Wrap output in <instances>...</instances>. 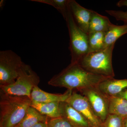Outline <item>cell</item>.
Masks as SVG:
<instances>
[{
  "label": "cell",
  "instance_id": "11",
  "mask_svg": "<svg viewBox=\"0 0 127 127\" xmlns=\"http://www.w3.org/2000/svg\"><path fill=\"white\" fill-rule=\"evenodd\" d=\"M72 90L67 89L63 94H55L48 93L39 88L35 87L32 89L31 94L32 101L41 103L62 102L66 101L72 93Z\"/></svg>",
  "mask_w": 127,
  "mask_h": 127
},
{
  "label": "cell",
  "instance_id": "6",
  "mask_svg": "<svg viewBox=\"0 0 127 127\" xmlns=\"http://www.w3.org/2000/svg\"><path fill=\"white\" fill-rule=\"evenodd\" d=\"M24 63L21 57L11 50L0 52V86L14 83Z\"/></svg>",
  "mask_w": 127,
  "mask_h": 127
},
{
  "label": "cell",
  "instance_id": "21",
  "mask_svg": "<svg viewBox=\"0 0 127 127\" xmlns=\"http://www.w3.org/2000/svg\"><path fill=\"white\" fill-rule=\"evenodd\" d=\"M47 124L48 127H74L68 120L62 117L49 118Z\"/></svg>",
  "mask_w": 127,
  "mask_h": 127
},
{
  "label": "cell",
  "instance_id": "25",
  "mask_svg": "<svg viewBox=\"0 0 127 127\" xmlns=\"http://www.w3.org/2000/svg\"><path fill=\"white\" fill-rule=\"evenodd\" d=\"M32 127H48L47 122L38 123Z\"/></svg>",
  "mask_w": 127,
  "mask_h": 127
},
{
  "label": "cell",
  "instance_id": "7",
  "mask_svg": "<svg viewBox=\"0 0 127 127\" xmlns=\"http://www.w3.org/2000/svg\"><path fill=\"white\" fill-rule=\"evenodd\" d=\"M85 96L98 118L104 122L109 114L108 97L103 94L97 86L84 89L79 91Z\"/></svg>",
  "mask_w": 127,
  "mask_h": 127
},
{
  "label": "cell",
  "instance_id": "10",
  "mask_svg": "<svg viewBox=\"0 0 127 127\" xmlns=\"http://www.w3.org/2000/svg\"><path fill=\"white\" fill-rule=\"evenodd\" d=\"M61 117L66 119L74 127H92L83 116L66 101L59 104Z\"/></svg>",
  "mask_w": 127,
  "mask_h": 127
},
{
  "label": "cell",
  "instance_id": "8",
  "mask_svg": "<svg viewBox=\"0 0 127 127\" xmlns=\"http://www.w3.org/2000/svg\"><path fill=\"white\" fill-rule=\"evenodd\" d=\"M86 119L92 127H101V121L95 114L86 97L73 91L66 101Z\"/></svg>",
  "mask_w": 127,
  "mask_h": 127
},
{
  "label": "cell",
  "instance_id": "5",
  "mask_svg": "<svg viewBox=\"0 0 127 127\" xmlns=\"http://www.w3.org/2000/svg\"><path fill=\"white\" fill-rule=\"evenodd\" d=\"M65 20L70 37L71 63H76L83 57L89 52L88 35L81 30L76 24L68 5Z\"/></svg>",
  "mask_w": 127,
  "mask_h": 127
},
{
  "label": "cell",
  "instance_id": "17",
  "mask_svg": "<svg viewBox=\"0 0 127 127\" xmlns=\"http://www.w3.org/2000/svg\"><path fill=\"white\" fill-rule=\"evenodd\" d=\"M108 97L109 114H116L123 118L127 117V101L117 97Z\"/></svg>",
  "mask_w": 127,
  "mask_h": 127
},
{
  "label": "cell",
  "instance_id": "3",
  "mask_svg": "<svg viewBox=\"0 0 127 127\" xmlns=\"http://www.w3.org/2000/svg\"><path fill=\"white\" fill-rule=\"evenodd\" d=\"M115 44L102 50L89 52L82 57L77 64L85 70L96 75L105 77L115 76L112 58Z\"/></svg>",
  "mask_w": 127,
  "mask_h": 127
},
{
  "label": "cell",
  "instance_id": "20",
  "mask_svg": "<svg viewBox=\"0 0 127 127\" xmlns=\"http://www.w3.org/2000/svg\"><path fill=\"white\" fill-rule=\"evenodd\" d=\"M101 127H123V118L116 114H109L102 123Z\"/></svg>",
  "mask_w": 127,
  "mask_h": 127
},
{
  "label": "cell",
  "instance_id": "4",
  "mask_svg": "<svg viewBox=\"0 0 127 127\" xmlns=\"http://www.w3.org/2000/svg\"><path fill=\"white\" fill-rule=\"evenodd\" d=\"M39 82L38 75L29 65L24 63L15 82L8 86H0V91L7 95L28 97L31 98L32 89L38 86Z\"/></svg>",
  "mask_w": 127,
  "mask_h": 127
},
{
  "label": "cell",
  "instance_id": "27",
  "mask_svg": "<svg viewBox=\"0 0 127 127\" xmlns=\"http://www.w3.org/2000/svg\"><path fill=\"white\" fill-rule=\"evenodd\" d=\"M4 4V1L3 0H1L0 1V7H2Z\"/></svg>",
  "mask_w": 127,
  "mask_h": 127
},
{
  "label": "cell",
  "instance_id": "16",
  "mask_svg": "<svg viewBox=\"0 0 127 127\" xmlns=\"http://www.w3.org/2000/svg\"><path fill=\"white\" fill-rule=\"evenodd\" d=\"M127 34V22L122 26L112 24L109 30L106 32L104 38V48L115 44L120 37Z\"/></svg>",
  "mask_w": 127,
  "mask_h": 127
},
{
  "label": "cell",
  "instance_id": "9",
  "mask_svg": "<svg viewBox=\"0 0 127 127\" xmlns=\"http://www.w3.org/2000/svg\"><path fill=\"white\" fill-rule=\"evenodd\" d=\"M68 5L76 24L83 31L88 34L92 10L83 7L75 0H69Z\"/></svg>",
  "mask_w": 127,
  "mask_h": 127
},
{
  "label": "cell",
  "instance_id": "1",
  "mask_svg": "<svg viewBox=\"0 0 127 127\" xmlns=\"http://www.w3.org/2000/svg\"><path fill=\"white\" fill-rule=\"evenodd\" d=\"M110 78L93 74L77 63H71L48 81V84L55 87L79 92L84 89L97 86L101 82Z\"/></svg>",
  "mask_w": 127,
  "mask_h": 127
},
{
  "label": "cell",
  "instance_id": "14",
  "mask_svg": "<svg viewBox=\"0 0 127 127\" xmlns=\"http://www.w3.org/2000/svg\"><path fill=\"white\" fill-rule=\"evenodd\" d=\"M60 103L59 102L41 103L32 101L31 106L49 118H55L61 117L59 108Z\"/></svg>",
  "mask_w": 127,
  "mask_h": 127
},
{
  "label": "cell",
  "instance_id": "2",
  "mask_svg": "<svg viewBox=\"0 0 127 127\" xmlns=\"http://www.w3.org/2000/svg\"><path fill=\"white\" fill-rule=\"evenodd\" d=\"M32 100L0 92V127H15L24 118Z\"/></svg>",
  "mask_w": 127,
  "mask_h": 127
},
{
  "label": "cell",
  "instance_id": "15",
  "mask_svg": "<svg viewBox=\"0 0 127 127\" xmlns=\"http://www.w3.org/2000/svg\"><path fill=\"white\" fill-rule=\"evenodd\" d=\"M49 118L43 115L30 106L28 109L24 118L15 127H32L38 123L47 122Z\"/></svg>",
  "mask_w": 127,
  "mask_h": 127
},
{
  "label": "cell",
  "instance_id": "24",
  "mask_svg": "<svg viewBox=\"0 0 127 127\" xmlns=\"http://www.w3.org/2000/svg\"><path fill=\"white\" fill-rule=\"evenodd\" d=\"M119 7L126 6L127 7V0H121L119 1L116 4Z\"/></svg>",
  "mask_w": 127,
  "mask_h": 127
},
{
  "label": "cell",
  "instance_id": "19",
  "mask_svg": "<svg viewBox=\"0 0 127 127\" xmlns=\"http://www.w3.org/2000/svg\"><path fill=\"white\" fill-rule=\"evenodd\" d=\"M31 1L44 3L53 6L61 14L64 20H65L68 10L69 0H31Z\"/></svg>",
  "mask_w": 127,
  "mask_h": 127
},
{
  "label": "cell",
  "instance_id": "22",
  "mask_svg": "<svg viewBox=\"0 0 127 127\" xmlns=\"http://www.w3.org/2000/svg\"><path fill=\"white\" fill-rule=\"evenodd\" d=\"M105 11L107 14L116 18L117 20L127 22V11L113 10H106Z\"/></svg>",
  "mask_w": 127,
  "mask_h": 127
},
{
  "label": "cell",
  "instance_id": "18",
  "mask_svg": "<svg viewBox=\"0 0 127 127\" xmlns=\"http://www.w3.org/2000/svg\"><path fill=\"white\" fill-rule=\"evenodd\" d=\"M105 34L106 32H96L88 34L89 53L104 49Z\"/></svg>",
  "mask_w": 127,
  "mask_h": 127
},
{
  "label": "cell",
  "instance_id": "13",
  "mask_svg": "<svg viewBox=\"0 0 127 127\" xmlns=\"http://www.w3.org/2000/svg\"><path fill=\"white\" fill-rule=\"evenodd\" d=\"M112 24L108 17L92 10L88 34L96 32H106Z\"/></svg>",
  "mask_w": 127,
  "mask_h": 127
},
{
  "label": "cell",
  "instance_id": "23",
  "mask_svg": "<svg viewBox=\"0 0 127 127\" xmlns=\"http://www.w3.org/2000/svg\"><path fill=\"white\" fill-rule=\"evenodd\" d=\"M114 96L121 98L127 101V89L122 91L120 93Z\"/></svg>",
  "mask_w": 127,
  "mask_h": 127
},
{
  "label": "cell",
  "instance_id": "12",
  "mask_svg": "<svg viewBox=\"0 0 127 127\" xmlns=\"http://www.w3.org/2000/svg\"><path fill=\"white\" fill-rule=\"evenodd\" d=\"M97 87L107 96H114L127 89V79H117L110 78L101 82Z\"/></svg>",
  "mask_w": 127,
  "mask_h": 127
},
{
  "label": "cell",
  "instance_id": "26",
  "mask_svg": "<svg viewBox=\"0 0 127 127\" xmlns=\"http://www.w3.org/2000/svg\"><path fill=\"white\" fill-rule=\"evenodd\" d=\"M123 127H127V117L123 118Z\"/></svg>",
  "mask_w": 127,
  "mask_h": 127
}]
</instances>
